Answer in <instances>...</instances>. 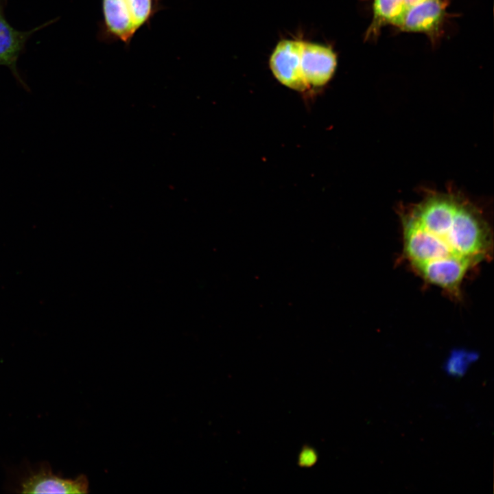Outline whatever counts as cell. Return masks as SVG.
Listing matches in <instances>:
<instances>
[{
	"label": "cell",
	"instance_id": "obj_1",
	"mask_svg": "<svg viewBox=\"0 0 494 494\" xmlns=\"http://www.w3.org/2000/svg\"><path fill=\"white\" fill-rule=\"evenodd\" d=\"M303 40H282L278 43L270 58V67L274 77L285 86L305 91L310 86L301 69Z\"/></svg>",
	"mask_w": 494,
	"mask_h": 494
},
{
	"label": "cell",
	"instance_id": "obj_2",
	"mask_svg": "<svg viewBox=\"0 0 494 494\" xmlns=\"http://www.w3.org/2000/svg\"><path fill=\"white\" fill-rule=\"evenodd\" d=\"M103 20L99 35L104 41L130 45L137 32L133 19L132 0H102Z\"/></svg>",
	"mask_w": 494,
	"mask_h": 494
},
{
	"label": "cell",
	"instance_id": "obj_3",
	"mask_svg": "<svg viewBox=\"0 0 494 494\" xmlns=\"http://www.w3.org/2000/svg\"><path fill=\"white\" fill-rule=\"evenodd\" d=\"M337 66V57L329 46L303 42L301 69L308 85L322 86L332 78Z\"/></svg>",
	"mask_w": 494,
	"mask_h": 494
},
{
	"label": "cell",
	"instance_id": "obj_4",
	"mask_svg": "<svg viewBox=\"0 0 494 494\" xmlns=\"http://www.w3.org/2000/svg\"><path fill=\"white\" fill-rule=\"evenodd\" d=\"M7 0H0V57L5 66L12 71L17 81L25 88L27 86L20 76L16 62L23 51L28 38L36 31L50 24L52 21L32 29L28 32H21L14 29L6 20L4 8Z\"/></svg>",
	"mask_w": 494,
	"mask_h": 494
},
{
	"label": "cell",
	"instance_id": "obj_5",
	"mask_svg": "<svg viewBox=\"0 0 494 494\" xmlns=\"http://www.w3.org/2000/svg\"><path fill=\"white\" fill-rule=\"evenodd\" d=\"M445 5L441 0H426L407 8L399 27L405 32L434 35L443 23Z\"/></svg>",
	"mask_w": 494,
	"mask_h": 494
},
{
	"label": "cell",
	"instance_id": "obj_6",
	"mask_svg": "<svg viewBox=\"0 0 494 494\" xmlns=\"http://www.w3.org/2000/svg\"><path fill=\"white\" fill-rule=\"evenodd\" d=\"M88 481L81 475L75 480H65L49 473L41 472L30 478L23 484V493H86Z\"/></svg>",
	"mask_w": 494,
	"mask_h": 494
},
{
	"label": "cell",
	"instance_id": "obj_7",
	"mask_svg": "<svg viewBox=\"0 0 494 494\" xmlns=\"http://www.w3.org/2000/svg\"><path fill=\"white\" fill-rule=\"evenodd\" d=\"M406 8L404 0H374L373 19L366 36L377 34L386 24L399 27Z\"/></svg>",
	"mask_w": 494,
	"mask_h": 494
},
{
	"label": "cell",
	"instance_id": "obj_8",
	"mask_svg": "<svg viewBox=\"0 0 494 494\" xmlns=\"http://www.w3.org/2000/svg\"><path fill=\"white\" fill-rule=\"evenodd\" d=\"M478 358V354L476 352L455 349L450 353L445 363V371L451 377H460L467 373L469 366L477 361Z\"/></svg>",
	"mask_w": 494,
	"mask_h": 494
},
{
	"label": "cell",
	"instance_id": "obj_9",
	"mask_svg": "<svg viewBox=\"0 0 494 494\" xmlns=\"http://www.w3.org/2000/svg\"><path fill=\"white\" fill-rule=\"evenodd\" d=\"M425 1L426 0H404L406 8L413 6Z\"/></svg>",
	"mask_w": 494,
	"mask_h": 494
},
{
	"label": "cell",
	"instance_id": "obj_10",
	"mask_svg": "<svg viewBox=\"0 0 494 494\" xmlns=\"http://www.w3.org/2000/svg\"><path fill=\"white\" fill-rule=\"evenodd\" d=\"M0 65H4L5 66V63L4 60L0 57Z\"/></svg>",
	"mask_w": 494,
	"mask_h": 494
}]
</instances>
